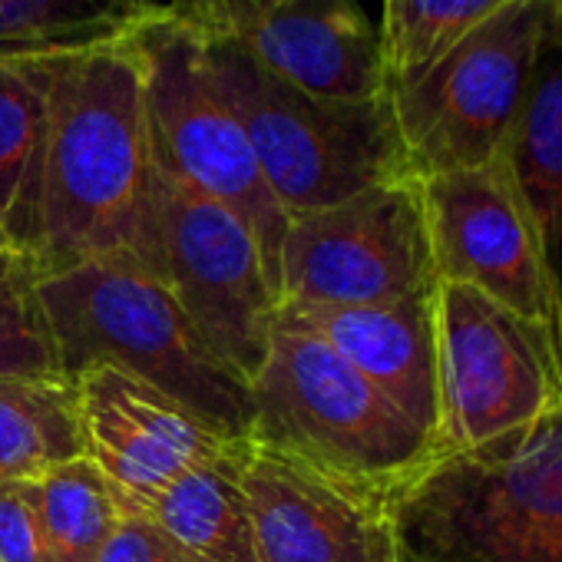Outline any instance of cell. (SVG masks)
I'll return each mask as SVG.
<instances>
[{
  "mask_svg": "<svg viewBox=\"0 0 562 562\" xmlns=\"http://www.w3.org/2000/svg\"><path fill=\"white\" fill-rule=\"evenodd\" d=\"M27 258L37 278L87 261H139L159 274L156 159L133 34L47 50V146Z\"/></svg>",
  "mask_w": 562,
  "mask_h": 562,
  "instance_id": "cell-1",
  "label": "cell"
},
{
  "mask_svg": "<svg viewBox=\"0 0 562 562\" xmlns=\"http://www.w3.org/2000/svg\"><path fill=\"white\" fill-rule=\"evenodd\" d=\"M60 374L116 368L179 401L218 434L251 430V387L195 331L166 278L139 261H87L37 278Z\"/></svg>",
  "mask_w": 562,
  "mask_h": 562,
  "instance_id": "cell-2",
  "label": "cell"
},
{
  "mask_svg": "<svg viewBox=\"0 0 562 562\" xmlns=\"http://www.w3.org/2000/svg\"><path fill=\"white\" fill-rule=\"evenodd\" d=\"M202 47L218 97L289 218L414 176L387 97H315L271 74L238 41L202 37Z\"/></svg>",
  "mask_w": 562,
  "mask_h": 562,
  "instance_id": "cell-3",
  "label": "cell"
},
{
  "mask_svg": "<svg viewBox=\"0 0 562 562\" xmlns=\"http://www.w3.org/2000/svg\"><path fill=\"white\" fill-rule=\"evenodd\" d=\"M401 562H562V407L437 457L394 499Z\"/></svg>",
  "mask_w": 562,
  "mask_h": 562,
  "instance_id": "cell-4",
  "label": "cell"
},
{
  "mask_svg": "<svg viewBox=\"0 0 562 562\" xmlns=\"http://www.w3.org/2000/svg\"><path fill=\"white\" fill-rule=\"evenodd\" d=\"M248 437L292 450L397 499L437 443L322 338L274 318L268 358L251 381Z\"/></svg>",
  "mask_w": 562,
  "mask_h": 562,
  "instance_id": "cell-5",
  "label": "cell"
},
{
  "mask_svg": "<svg viewBox=\"0 0 562 562\" xmlns=\"http://www.w3.org/2000/svg\"><path fill=\"white\" fill-rule=\"evenodd\" d=\"M133 44L143 60L156 166L245 222L278 295L289 215L271 195L238 120L209 77L202 37L182 18L166 14L136 27Z\"/></svg>",
  "mask_w": 562,
  "mask_h": 562,
  "instance_id": "cell-6",
  "label": "cell"
},
{
  "mask_svg": "<svg viewBox=\"0 0 562 562\" xmlns=\"http://www.w3.org/2000/svg\"><path fill=\"white\" fill-rule=\"evenodd\" d=\"M546 24L549 0H516L430 67L387 87L417 179L476 169L503 156Z\"/></svg>",
  "mask_w": 562,
  "mask_h": 562,
  "instance_id": "cell-7",
  "label": "cell"
},
{
  "mask_svg": "<svg viewBox=\"0 0 562 562\" xmlns=\"http://www.w3.org/2000/svg\"><path fill=\"white\" fill-rule=\"evenodd\" d=\"M437 457L486 447L562 407L549 338L460 281H437Z\"/></svg>",
  "mask_w": 562,
  "mask_h": 562,
  "instance_id": "cell-8",
  "label": "cell"
},
{
  "mask_svg": "<svg viewBox=\"0 0 562 562\" xmlns=\"http://www.w3.org/2000/svg\"><path fill=\"white\" fill-rule=\"evenodd\" d=\"M278 271V305H381L437 289L420 179L289 218Z\"/></svg>",
  "mask_w": 562,
  "mask_h": 562,
  "instance_id": "cell-9",
  "label": "cell"
},
{
  "mask_svg": "<svg viewBox=\"0 0 562 562\" xmlns=\"http://www.w3.org/2000/svg\"><path fill=\"white\" fill-rule=\"evenodd\" d=\"M156 241L159 274L186 318L251 387L278 315L255 235L225 205L156 166Z\"/></svg>",
  "mask_w": 562,
  "mask_h": 562,
  "instance_id": "cell-10",
  "label": "cell"
},
{
  "mask_svg": "<svg viewBox=\"0 0 562 562\" xmlns=\"http://www.w3.org/2000/svg\"><path fill=\"white\" fill-rule=\"evenodd\" d=\"M437 281H460L549 338L562 361V302L506 159L420 179Z\"/></svg>",
  "mask_w": 562,
  "mask_h": 562,
  "instance_id": "cell-11",
  "label": "cell"
},
{
  "mask_svg": "<svg viewBox=\"0 0 562 562\" xmlns=\"http://www.w3.org/2000/svg\"><path fill=\"white\" fill-rule=\"evenodd\" d=\"M238 486L255 562H401L394 496L292 450L241 437Z\"/></svg>",
  "mask_w": 562,
  "mask_h": 562,
  "instance_id": "cell-12",
  "label": "cell"
},
{
  "mask_svg": "<svg viewBox=\"0 0 562 562\" xmlns=\"http://www.w3.org/2000/svg\"><path fill=\"white\" fill-rule=\"evenodd\" d=\"M202 37L238 41L258 64L328 100L387 97L381 37L358 0H176Z\"/></svg>",
  "mask_w": 562,
  "mask_h": 562,
  "instance_id": "cell-13",
  "label": "cell"
},
{
  "mask_svg": "<svg viewBox=\"0 0 562 562\" xmlns=\"http://www.w3.org/2000/svg\"><path fill=\"white\" fill-rule=\"evenodd\" d=\"M74 381L87 457L133 503H149L179 473L235 447L209 420L116 368L93 364Z\"/></svg>",
  "mask_w": 562,
  "mask_h": 562,
  "instance_id": "cell-14",
  "label": "cell"
},
{
  "mask_svg": "<svg viewBox=\"0 0 562 562\" xmlns=\"http://www.w3.org/2000/svg\"><path fill=\"white\" fill-rule=\"evenodd\" d=\"M364 374L434 443L440 430V355L437 289L381 305H299L281 302L278 315Z\"/></svg>",
  "mask_w": 562,
  "mask_h": 562,
  "instance_id": "cell-15",
  "label": "cell"
},
{
  "mask_svg": "<svg viewBox=\"0 0 562 562\" xmlns=\"http://www.w3.org/2000/svg\"><path fill=\"white\" fill-rule=\"evenodd\" d=\"M503 159L522 195L562 302V11L552 4Z\"/></svg>",
  "mask_w": 562,
  "mask_h": 562,
  "instance_id": "cell-16",
  "label": "cell"
},
{
  "mask_svg": "<svg viewBox=\"0 0 562 562\" xmlns=\"http://www.w3.org/2000/svg\"><path fill=\"white\" fill-rule=\"evenodd\" d=\"M47 146V50H0V222L31 255Z\"/></svg>",
  "mask_w": 562,
  "mask_h": 562,
  "instance_id": "cell-17",
  "label": "cell"
},
{
  "mask_svg": "<svg viewBox=\"0 0 562 562\" xmlns=\"http://www.w3.org/2000/svg\"><path fill=\"white\" fill-rule=\"evenodd\" d=\"M238 443L139 503L195 562H255L248 503L238 486Z\"/></svg>",
  "mask_w": 562,
  "mask_h": 562,
  "instance_id": "cell-18",
  "label": "cell"
},
{
  "mask_svg": "<svg viewBox=\"0 0 562 562\" xmlns=\"http://www.w3.org/2000/svg\"><path fill=\"white\" fill-rule=\"evenodd\" d=\"M87 457L77 381L0 378V483L37 480Z\"/></svg>",
  "mask_w": 562,
  "mask_h": 562,
  "instance_id": "cell-19",
  "label": "cell"
},
{
  "mask_svg": "<svg viewBox=\"0 0 562 562\" xmlns=\"http://www.w3.org/2000/svg\"><path fill=\"white\" fill-rule=\"evenodd\" d=\"M176 14V0H0V50H70Z\"/></svg>",
  "mask_w": 562,
  "mask_h": 562,
  "instance_id": "cell-20",
  "label": "cell"
},
{
  "mask_svg": "<svg viewBox=\"0 0 562 562\" xmlns=\"http://www.w3.org/2000/svg\"><path fill=\"white\" fill-rule=\"evenodd\" d=\"M37 509L54 562H100L120 519V493L106 473L80 457L37 480Z\"/></svg>",
  "mask_w": 562,
  "mask_h": 562,
  "instance_id": "cell-21",
  "label": "cell"
},
{
  "mask_svg": "<svg viewBox=\"0 0 562 562\" xmlns=\"http://www.w3.org/2000/svg\"><path fill=\"white\" fill-rule=\"evenodd\" d=\"M509 4L516 0H384L378 37L387 87L430 67Z\"/></svg>",
  "mask_w": 562,
  "mask_h": 562,
  "instance_id": "cell-22",
  "label": "cell"
},
{
  "mask_svg": "<svg viewBox=\"0 0 562 562\" xmlns=\"http://www.w3.org/2000/svg\"><path fill=\"white\" fill-rule=\"evenodd\" d=\"M60 355L47 325L37 271L18 248L0 255V378H54Z\"/></svg>",
  "mask_w": 562,
  "mask_h": 562,
  "instance_id": "cell-23",
  "label": "cell"
},
{
  "mask_svg": "<svg viewBox=\"0 0 562 562\" xmlns=\"http://www.w3.org/2000/svg\"><path fill=\"white\" fill-rule=\"evenodd\" d=\"M0 562H54L31 480L0 483Z\"/></svg>",
  "mask_w": 562,
  "mask_h": 562,
  "instance_id": "cell-24",
  "label": "cell"
},
{
  "mask_svg": "<svg viewBox=\"0 0 562 562\" xmlns=\"http://www.w3.org/2000/svg\"><path fill=\"white\" fill-rule=\"evenodd\" d=\"M100 562H195V559L153 519L146 506L120 493V519L116 529L110 532V542L100 552Z\"/></svg>",
  "mask_w": 562,
  "mask_h": 562,
  "instance_id": "cell-25",
  "label": "cell"
},
{
  "mask_svg": "<svg viewBox=\"0 0 562 562\" xmlns=\"http://www.w3.org/2000/svg\"><path fill=\"white\" fill-rule=\"evenodd\" d=\"M14 245H11V235H8V228H4V222H0V255L4 251H11Z\"/></svg>",
  "mask_w": 562,
  "mask_h": 562,
  "instance_id": "cell-26",
  "label": "cell"
},
{
  "mask_svg": "<svg viewBox=\"0 0 562 562\" xmlns=\"http://www.w3.org/2000/svg\"><path fill=\"white\" fill-rule=\"evenodd\" d=\"M549 4H552L555 11H562V0H549Z\"/></svg>",
  "mask_w": 562,
  "mask_h": 562,
  "instance_id": "cell-27",
  "label": "cell"
}]
</instances>
